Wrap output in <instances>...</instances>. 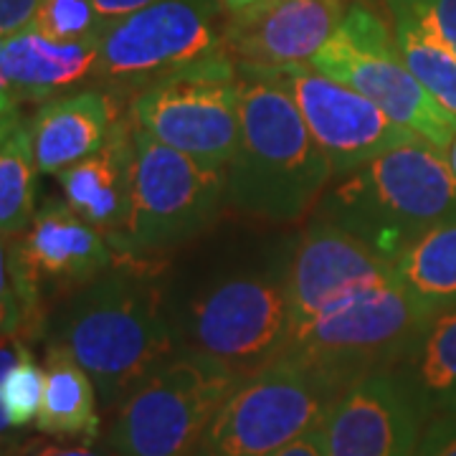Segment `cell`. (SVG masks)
<instances>
[{"label": "cell", "mask_w": 456, "mask_h": 456, "mask_svg": "<svg viewBox=\"0 0 456 456\" xmlns=\"http://www.w3.org/2000/svg\"><path fill=\"white\" fill-rule=\"evenodd\" d=\"M292 248L284 239L246 246L163 277L178 353L211 360L241 380L274 362L292 338Z\"/></svg>", "instance_id": "6da1fadb"}, {"label": "cell", "mask_w": 456, "mask_h": 456, "mask_svg": "<svg viewBox=\"0 0 456 456\" xmlns=\"http://www.w3.org/2000/svg\"><path fill=\"white\" fill-rule=\"evenodd\" d=\"M158 272L152 261L117 259L49 314L46 342L74 355L107 413L178 355L165 312V274Z\"/></svg>", "instance_id": "7a4b0ae2"}, {"label": "cell", "mask_w": 456, "mask_h": 456, "mask_svg": "<svg viewBox=\"0 0 456 456\" xmlns=\"http://www.w3.org/2000/svg\"><path fill=\"white\" fill-rule=\"evenodd\" d=\"M239 66L241 134L226 167V200L233 211L266 224H292L322 200L332 178L287 86L272 69Z\"/></svg>", "instance_id": "3957f363"}, {"label": "cell", "mask_w": 456, "mask_h": 456, "mask_svg": "<svg viewBox=\"0 0 456 456\" xmlns=\"http://www.w3.org/2000/svg\"><path fill=\"white\" fill-rule=\"evenodd\" d=\"M395 261L428 228L456 216V175L441 147L411 137L340 178L317 213Z\"/></svg>", "instance_id": "277c9868"}, {"label": "cell", "mask_w": 456, "mask_h": 456, "mask_svg": "<svg viewBox=\"0 0 456 456\" xmlns=\"http://www.w3.org/2000/svg\"><path fill=\"white\" fill-rule=\"evenodd\" d=\"M226 170H218L134 127L132 206L110 239L117 259L152 261L208 233L226 206Z\"/></svg>", "instance_id": "5b68a950"}, {"label": "cell", "mask_w": 456, "mask_h": 456, "mask_svg": "<svg viewBox=\"0 0 456 456\" xmlns=\"http://www.w3.org/2000/svg\"><path fill=\"white\" fill-rule=\"evenodd\" d=\"M342 391L320 370L279 355L231 391L191 456H274L322 424Z\"/></svg>", "instance_id": "8992f818"}, {"label": "cell", "mask_w": 456, "mask_h": 456, "mask_svg": "<svg viewBox=\"0 0 456 456\" xmlns=\"http://www.w3.org/2000/svg\"><path fill=\"white\" fill-rule=\"evenodd\" d=\"M310 66L368 97L398 127L446 150L456 137V117L426 92L403 61L393 23L373 5L353 0L338 31Z\"/></svg>", "instance_id": "52a82bcc"}, {"label": "cell", "mask_w": 456, "mask_h": 456, "mask_svg": "<svg viewBox=\"0 0 456 456\" xmlns=\"http://www.w3.org/2000/svg\"><path fill=\"white\" fill-rule=\"evenodd\" d=\"M132 125L198 163L226 170L241 134V79L221 51L147 84L127 102Z\"/></svg>", "instance_id": "ba28073f"}, {"label": "cell", "mask_w": 456, "mask_h": 456, "mask_svg": "<svg viewBox=\"0 0 456 456\" xmlns=\"http://www.w3.org/2000/svg\"><path fill=\"white\" fill-rule=\"evenodd\" d=\"M239 383L211 360L178 353L114 408L104 446L114 456H191Z\"/></svg>", "instance_id": "9c48e42d"}, {"label": "cell", "mask_w": 456, "mask_h": 456, "mask_svg": "<svg viewBox=\"0 0 456 456\" xmlns=\"http://www.w3.org/2000/svg\"><path fill=\"white\" fill-rule=\"evenodd\" d=\"M431 314L393 279L294 330L281 355L299 360L347 388L362 375L393 368Z\"/></svg>", "instance_id": "30bf717a"}, {"label": "cell", "mask_w": 456, "mask_h": 456, "mask_svg": "<svg viewBox=\"0 0 456 456\" xmlns=\"http://www.w3.org/2000/svg\"><path fill=\"white\" fill-rule=\"evenodd\" d=\"M218 0H158L99 36V86L117 97L206 61L224 46Z\"/></svg>", "instance_id": "8fae6325"}, {"label": "cell", "mask_w": 456, "mask_h": 456, "mask_svg": "<svg viewBox=\"0 0 456 456\" xmlns=\"http://www.w3.org/2000/svg\"><path fill=\"white\" fill-rule=\"evenodd\" d=\"M8 261L23 307V338H46L49 302L69 297L112 269L110 239L66 200H46L26 233L8 239Z\"/></svg>", "instance_id": "7c38bea8"}, {"label": "cell", "mask_w": 456, "mask_h": 456, "mask_svg": "<svg viewBox=\"0 0 456 456\" xmlns=\"http://www.w3.org/2000/svg\"><path fill=\"white\" fill-rule=\"evenodd\" d=\"M292 94L314 142L330 160L332 178H345L358 167L403 145L411 134L380 112L368 97L325 77L310 64L266 66Z\"/></svg>", "instance_id": "4fadbf2b"}, {"label": "cell", "mask_w": 456, "mask_h": 456, "mask_svg": "<svg viewBox=\"0 0 456 456\" xmlns=\"http://www.w3.org/2000/svg\"><path fill=\"white\" fill-rule=\"evenodd\" d=\"M393 279L391 259L335 221L314 216L302 236L294 239L289 261L292 332Z\"/></svg>", "instance_id": "5bb4252c"}, {"label": "cell", "mask_w": 456, "mask_h": 456, "mask_svg": "<svg viewBox=\"0 0 456 456\" xmlns=\"http://www.w3.org/2000/svg\"><path fill=\"white\" fill-rule=\"evenodd\" d=\"M426 419L398 373L375 370L350 383L325 419L330 456H416Z\"/></svg>", "instance_id": "9a60e30c"}, {"label": "cell", "mask_w": 456, "mask_h": 456, "mask_svg": "<svg viewBox=\"0 0 456 456\" xmlns=\"http://www.w3.org/2000/svg\"><path fill=\"white\" fill-rule=\"evenodd\" d=\"M345 11L347 0H261L224 18V46L241 64H310Z\"/></svg>", "instance_id": "2e32d148"}, {"label": "cell", "mask_w": 456, "mask_h": 456, "mask_svg": "<svg viewBox=\"0 0 456 456\" xmlns=\"http://www.w3.org/2000/svg\"><path fill=\"white\" fill-rule=\"evenodd\" d=\"M127 117L114 92L89 86L44 102L31 117L33 158L41 175L61 170L94 155L107 145L117 125Z\"/></svg>", "instance_id": "e0dca14e"}, {"label": "cell", "mask_w": 456, "mask_h": 456, "mask_svg": "<svg viewBox=\"0 0 456 456\" xmlns=\"http://www.w3.org/2000/svg\"><path fill=\"white\" fill-rule=\"evenodd\" d=\"M0 64L20 104H44L99 84V38L56 41L26 28L3 38Z\"/></svg>", "instance_id": "ac0fdd59"}, {"label": "cell", "mask_w": 456, "mask_h": 456, "mask_svg": "<svg viewBox=\"0 0 456 456\" xmlns=\"http://www.w3.org/2000/svg\"><path fill=\"white\" fill-rule=\"evenodd\" d=\"M134 175V125L130 114L117 125L107 145L61 170L56 178L66 203L107 239L117 236L130 216Z\"/></svg>", "instance_id": "d6986e66"}, {"label": "cell", "mask_w": 456, "mask_h": 456, "mask_svg": "<svg viewBox=\"0 0 456 456\" xmlns=\"http://www.w3.org/2000/svg\"><path fill=\"white\" fill-rule=\"evenodd\" d=\"M393 370L406 383L426 424L441 413H456V302L426 320Z\"/></svg>", "instance_id": "ffe728a7"}, {"label": "cell", "mask_w": 456, "mask_h": 456, "mask_svg": "<svg viewBox=\"0 0 456 456\" xmlns=\"http://www.w3.org/2000/svg\"><path fill=\"white\" fill-rule=\"evenodd\" d=\"M46 395L36 428L53 439L97 444L99 395L89 373L59 342H46Z\"/></svg>", "instance_id": "44dd1931"}, {"label": "cell", "mask_w": 456, "mask_h": 456, "mask_svg": "<svg viewBox=\"0 0 456 456\" xmlns=\"http://www.w3.org/2000/svg\"><path fill=\"white\" fill-rule=\"evenodd\" d=\"M398 284L431 312L456 302V216L421 233L393 261Z\"/></svg>", "instance_id": "7402d4cb"}, {"label": "cell", "mask_w": 456, "mask_h": 456, "mask_svg": "<svg viewBox=\"0 0 456 456\" xmlns=\"http://www.w3.org/2000/svg\"><path fill=\"white\" fill-rule=\"evenodd\" d=\"M383 5L391 13L395 44L411 74L446 112L456 117V53L403 3L383 0Z\"/></svg>", "instance_id": "603a6c76"}, {"label": "cell", "mask_w": 456, "mask_h": 456, "mask_svg": "<svg viewBox=\"0 0 456 456\" xmlns=\"http://www.w3.org/2000/svg\"><path fill=\"white\" fill-rule=\"evenodd\" d=\"M36 158L31 119H18L0 134V236L16 239L26 233L36 216Z\"/></svg>", "instance_id": "cb8c5ba5"}, {"label": "cell", "mask_w": 456, "mask_h": 456, "mask_svg": "<svg viewBox=\"0 0 456 456\" xmlns=\"http://www.w3.org/2000/svg\"><path fill=\"white\" fill-rule=\"evenodd\" d=\"M46 395V368L38 365L26 340L18 338V360L3 380V406L13 428L38 421Z\"/></svg>", "instance_id": "d4e9b609"}, {"label": "cell", "mask_w": 456, "mask_h": 456, "mask_svg": "<svg viewBox=\"0 0 456 456\" xmlns=\"http://www.w3.org/2000/svg\"><path fill=\"white\" fill-rule=\"evenodd\" d=\"M107 20L99 16L92 0H41L28 31L49 36L56 41L99 38Z\"/></svg>", "instance_id": "484cf974"}, {"label": "cell", "mask_w": 456, "mask_h": 456, "mask_svg": "<svg viewBox=\"0 0 456 456\" xmlns=\"http://www.w3.org/2000/svg\"><path fill=\"white\" fill-rule=\"evenodd\" d=\"M23 307L16 294L11 261H8V239L0 236V335L23 338Z\"/></svg>", "instance_id": "4316f807"}, {"label": "cell", "mask_w": 456, "mask_h": 456, "mask_svg": "<svg viewBox=\"0 0 456 456\" xmlns=\"http://www.w3.org/2000/svg\"><path fill=\"white\" fill-rule=\"evenodd\" d=\"M411 8L428 31L456 53V0H395Z\"/></svg>", "instance_id": "83f0119b"}, {"label": "cell", "mask_w": 456, "mask_h": 456, "mask_svg": "<svg viewBox=\"0 0 456 456\" xmlns=\"http://www.w3.org/2000/svg\"><path fill=\"white\" fill-rule=\"evenodd\" d=\"M416 456H456V413L428 419Z\"/></svg>", "instance_id": "f1b7e54d"}, {"label": "cell", "mask_w": 456, "mask_h": 456, "mask_svg": "<svg viewBox=\"0 0 456 456\" xmlns=\"http://www.w3.org/2000/svg\"><path fill=\"white\" fill-rule=\"evenodd\" d=\"M13 456H114L107 446L97 449L94 444H56V441H11Z\"/></svg>", "instance_id": "f546056e"}, {"label": "cell", "mask_w": 456, "mask_h": 456, "mask_svg": "<svg viewBox=\"0 0 456 456\" xmlns=\"http://www.w3.org/2000/svg\"><path fill=\"white\" fill-rule=\"evenodd\" d=\"M41 0H0V38H8L31 26Z\"/></svg>", "instance_id": "4dcf8cb0"}, {"label": "cell", "mask_w": 456, "mask_h": 456, "mask_svg": "<svg viewBox=\"0 0 456 456\" xmlns=\"http://www.w3.org/2000/svg\"><path fill=\"white\" fill-rule=\"evenodd\" d=\"M18 360V338H11V335H0V446H5L8 441H13L11 431V419L5 413V406H3V380L5 375L11 373V368L16 365Z\"/></svg>", "instance_id": "1f68e13d"}, {"label": "cell", "mask_w": 456, "mask_h": 456, "mask_svg": "<svg viewBox=\"0 0 456 456\" xmlns=\"http://www.w3.org/2000/svg\"><path fill=\"white\" fill-rule=\"evenodd\" d=\"M274 456H330L327 454V436H325V421L310 428L307 434H302L299 439L287 444L284 449H279Z\"/></svg>", "instance_id": "d6a6232c"}, {"label": "cell", "mask_w": 456, "mask_h": 456, "mask_svg": "<svg viewBox=\"0 0 456 456\" xmlns=\"http://www.w3.org/2000/svg\"><path fill=\"white\" fill-rule=\"evenodd\" d=\"M0 49H3V38H0ZM18 107H20V102H18L16 92H13V86H11L5 71H3V64H0V130L13 127L20 119Z\"/></svg>", "instance_id": "836d02e7"}, {"label": "cell", "mask_w": 456, "mask_h": 456, "mask_svg": "<svg viewBox=\"0 0 456 456\" xmlns=\"http://www.w3.org/2000/svg\"><path fill=\"white\" fill-rule=\"evenodd\" d=\"M92 3H94L99 16L104 18L107 26H110L114 20L130 16V13H137V11H142V8L158 3V0H92Z\"/></svg>", "instance_id": "e575fe53"}, {"label": "cell", "mask_w": 456, "mask_h": 456, "mask_svg": "<svg viewBox=\"0 0 456 456\" xmlns=\"http://www.w3.org/2000/svg\"><path fill=\"white\" fill-rule=\"evenodd\" d=\"M218 3L224 5V11H226V13H233V11L248 8V5H254V3H261V0H218Z\"/></svg>", "instance_id": "d590c367"}, {"label": "cell", "mask_w": 456, "mask_h": 456, "mask_svg": "<svg viewBox=\"0 0 456 456\" xmlns=\"http://www.w3.org/2000/svg\"><path fill=\"white\" fill-rule=\"evenodd\" d=\"M444 152H446V160H449V165H452V170H454L456 175V137L449 142V147Z\"/></svg>", "instance_id": "8d00e7d4"}, {"label": "cell", "mask_w": 456, "mask_h": 456, "mask_svg": "<svg viewBox=\"0 0 456 456\" xmlns=\"http://www.w3.org/2000/svg\"><path fill=\"white\" fill-rule=\"evenodd\" d=\"M0 456H13V452H11V441H8L5 446H0Z\"/></svg>", "instance_id": "74e56055"}, {"label": "cell", "mask_w": 456, "mask_h": 456, "mask_svg": "<svg viewBox=\"0 0 456 456\" xmlns=\"http://www.w3.org/2000/svg\"><path fill=\"white\" fill-rule=\"evenodd\" d=\"M8 130H11V127H5V130H0V134H5V132H8Z\"/></svg>", "instance_id": "f35d334b"}]
</instances>
